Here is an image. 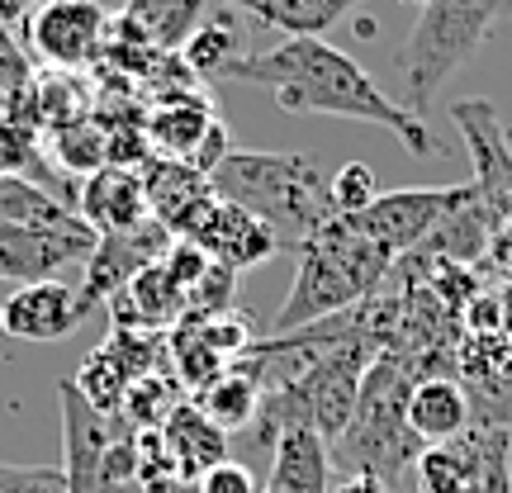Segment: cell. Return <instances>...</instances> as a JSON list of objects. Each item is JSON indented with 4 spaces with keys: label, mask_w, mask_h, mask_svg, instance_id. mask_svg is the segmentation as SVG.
Masks as SVG:
<instances>
[{
    "label": "cell",
    "mask_w": 512,
    "mask_h": 493,
    "mask_svg": "<svg viewBox=\"0 0 512 493\" xmlns=\"http://www.w3.org/2000/svg\"><path fill=\"white\" fill-rule=\"evenodd\" d=\"M228 5L247 10L256 24H266V29H275L285 38H323L361 0H228Z\"/></svg>",
    "instance_id": "cell-24"
},
{
    "label": "cell",
    "mask_w": 512,
    "mask_h": 493,
    "mask_svg": "<svg viewBox=\"0 0 512 493\" xmlns=\"http://www.w3.org/2000/svg\"><path fill=\"white\" fill-rule=\"evenodd\" d=\"M219 124L214 119V105L209 100H200L195 91L185 95H171V100H162L157 110L147 114V143L157 147L162 157H176V162H190L195 157V147L204 143V133Z\"/></svg>",
    "instance_id": "cell-22"
},
{
    "label": "cell",
    "mask_w": 512,
    "mask_h": 493,
    "mask_svg": "<svg viewBox=\"0 0 512 493\" xmlns=\"http://www.w3.org/2000/svg\"><path fill=\"white\" fill-rule=\"evenodd\" d=\"M24 48L53 72H86L110 38V10L100 0H38L19 24Z\"/></svg>",
    "instance_id": "cell-6"
},
{
    "label": "cell",
    "mask_w": 512,
    "mask_h": 493,
    "mask_svg": "<svg viewBox=\"0 0 512 493\" xmlns=\"http://www.w3.org/2000/svg\"><path fill=\"white\" fill-rule=\"evenodd\" d=\"M95 304L86 299L81 285L67 280H34L19 285L5 304H0V332L10 342H62L67 332H76L86 323V313Z\"/></svg>",
    "instance_id": "cell-10"
},
{
    "label": "cell",
    "mask_w": 512,
    "mask_h": 493,
    "mask_svg": "<svg viewBox=\"0 0 512 493\" xmlns=\"http://www.w3.org/2000/svg\"><path fill=\"white\" fill-rule=\"evenodd\" d=\"M38 0H0V15L10 19V24H24V15L34 10Z\"/></svg>",
    "instance_id": "cell-35"
},
{
    "label": "cell",
    "mask_w": 512,
    "mask_h": 493,
    "mask_svg": "<svg viewBox=\"0 0 512 493\" xmlns=\"http://www.w3.org/2000/svg\"><path fill=\"white\" fill-rule=\"evenodd\" d=\"M460 493H512V432L498 422H475L460 432Z\"/></svg>",
    "instance_id": "cell-20"
},
{
    "label": "cell",
    "mask_w": 512,
    "mask_h": 493,
    "mask_svg": "<svg viewBox=\"0 0 512 493\" xmlns=\"http://www.w3.org/2000/svg\"><path fill=\"white\" fill-rule=\"evenodd\" d=\"M498 15H503V0H432V5H422L418 24L408 29L403 48L394 53L399 86L418 119L432 114L441 81L456 76L479 53V43Z\"/></svg>",
    "instance_id": "cell-5"
},
{
    "label": "cell",
    "mask_w": 512,
    "mask_h": 493,
    "mask_svg": "<svg viewBox=\"0 0 512 493\" xmlns=\"http://www.w3.org/2000/svg\"><path fill=\"white\" fill-rule=\"evenodd\" d=\"M328 493H389V489H384L375 475H347L342 484H332Z\"/></svg>",
    "instance_id": "cell-34"
},
{
    "label": "cell",
    "mask_w": 512,
    "mask_h": 493,
    "mask_svg": "<svg viewBox=\"0 0 512 493\" xmlns=\"http://www.w3.org/2000/svg\"><path fill=\"white\" fill-rule=\"evenodd\" d=\"M0 176H43V128L24 119H0Z\"/></svg>",
    "instance_id": "cell-30"
},
{
    "label": "cell",
    "mask_w": 512,
    "mask_h": 493,
    "mask_svg": "<svg viewBox=\"0 0 512 493\" xmlns=\"http://www.w3.org/2000/svg\"><path fill=\"white\" fill-rule=\"evenodd\" d=\"M503 15H508V19H512V0H503Z\"/></svg>",
    "instance_id": "cell-37"
},
{
    "label": "cell",
    "mask_w": 512,
    "mask_h": 493,
    "mask_svg": "<svg viewBox=\"0 0 512 493\" xmlns=\"http://www.w3.org/2000/svg\"><path fill=\"white\" fill-rule=\"evenodd\" d=\"M34 91L38 76H34V57L24 48V34H19V24L0 15V119L34 124Z\"/></svg>",
    "instance_id": "cell-26"
},
{
    "label": "cell",
    "mask_w": 512,
    "mask_h": 493,
    "mask_svg": "<svg viewBox=\"0 0 512 493\" xmlns=\"http://www.w3.org/2000/svg\"><path fill=\"white\" fill-rule=\"evenodd\" d=\"M200 493H261V484H256V475L247 470V465H238V460H219V465L200 479Z\"/></svg>",
    "instance_id": "cell-33"
},
{
    "label": "cell",
    "mask_w": 512,
    "mask_h": 493,
    "mask_svg": "<svg viewBox=\"0 0 512 493\" xmlns=\"http://www.w3.org/2000/svg\"><path fill=\"white\" fill-rule=\"evenodd\" d=\"M0 223H24V228H72L81 223L72 204L57 190L24 176H0Z\"/></svg>",
    "instance_id": "cell-25"
},
{
    "label": "cell",
    "mask_w": 512,
    "mask_h": 493,
    "mask_svg": "<svg viewBox=\"0 0 512 493\" xmlns=\"http://www.w3.org/2000/svg\"><path fill=\"white\" fill-rule=\"evenodd\" d=\"M57 408H62V479H67V493H138L114 484L110 470H105L114 418L95 413L72 380H57Z\"/></svg>",
    "instance_id": "cell-8"
},
{
    "label": "cell",
    "mask_w": 512,
    "mask_h": 493,
    "mask_svg": "<svg viewBox=\"0 0 512 493\" xmlns=\"http://www.w3.org/2000/svg\"><path fill=\"white\" fill-rule=\"evenodd\" d=\"M470 200H475V185L389 190V195H375L361 214H351V223H356L375 247H384L389 256H399V252H408V247L427 242L437 228H446Z\"/></svg>",
    "instance_id": "cell-7"
},
{
    "label": "cell",
    "mask_w": 512,
    "mask_h": 493,
    "mask_svg": "<svg viewBox=\"0 0 512 493\" xmlns=\"http://www.w3.org/2000/svg\"><path fill=\"white\" fill-rule=\"evenodd\" d=\"M389 261L394 256L384 252V247H375L351 219L323 223L299 247V271H294L290 294H285V304L275 313V332L290 337L299 328H313L323 318H337V313L356 309L380 285Z\"/></svg>",
    "instance_id": "cell-3"
},
{
    "label": "cell",
    "mask_w": 512,
    "mask_h": 493,
    "mask_svg": "<svg viewBox=\"0 0 512 493\" xmlns=\"http://www.w3.org/2000/svg\"><path fill=\"white\" fill-rule=\"evenodd\" d=\"M332 446L313 427H290L271 446V484L266 493H328Z\"/></svg>",
    "instance_id": "cell-19"
},
{
    "label": "cell",
    "mask_w": 512,
    "mask_h": 493,
    "mask_svg": "<svg viewBox=\"0 0 512 493\" xmlns=\"http://www.w3.org/2000/svg\"><path fill=\"white\" fill-rule=\"evenodd\" d=\"M53 157L62 171L72 176H91L100 166H110V133L95 119H76V124L57 128L53 133Z\"/></svg>",
    "instance_id": "cell-29"
},
{
    "label": "cell",
    "mask_w": 512,
    "mask_h": 493,
    "mask_svg": "<svg viewBox=\"0 0 512 493\" xmlns=\"http://www.w3.org/2000/svg\"><path fill=\"white\" fill-rule=\"evenodd\" d=\"M214 195L238 204L261 223H271L280 247L299 252L304 242L332 223V195L323 171L304 157V152H252V147H233L214 171H209Z\"/></svg>",
    "instance_id": "cell-2"
},
{
    "label": "cell",
    "mask_w": 512,
    "mask_h": 493,
    "mask_svg": "<svg viewBox=\"0 0 512 493\" xmlns=\"http://www.w3.org/2000/svg\"><path fill=\"white\" fill-rule=\"evenodd\" d=\"M190 242L204 247V252L214 256L219 266H228V271H252V266H261V261H271L275 252H285L271 223H261L256 214L219 200V195H214V204H209V214L195 223Z\"/></svg>",
    "instance_id": "cell-13"
},
{
    "label": "cell",
    "mask_w": 512,
    "mask_h": 493,
    "mask_svg": "<svg viewBox=\"0 0 512 493\" xmlns=\"http://www.w3.org/2000/svg\"><path fill=\"white\" fill-rule=\"evenodd\" d=\"M143 190H147V214L152 223H162L171 238H190L195 223L209 214L214 204V185L204 171L176 157H152L143 166Z\"/></svg>",
    "instance_id": "cell-12"
},
{
    "label": "cell",
    "mask_w": 512,
    "mask_h": 493,
    "mask_svg": "<svg viewBox=\"0 0 512 493\" xmlns=\"http://www.w3.org/2000/svg\"><path fill=\"white\" fill-rule=\"evenodd\" d=\"M408 389H413V380L389 356L370 361L347 432L332 441V456L347 460L351 475H375L384 489H394L413 475L422 441L408 427Z\"/></svg>",
    "instance_id": "cell-4"
},
{
    "label": "cell",
    "mask_w": 512,
    "mask_h": 493,
    "mask_svg": "<svg viewBox=\"0 0 512 493\" xmlns=\"http://www.w3.org/2000/svg\"><path fill=\"white\" fill-rule=\"evenodd\" d=\"M261 394H266L261 361H256V356H242V361H233V366H223L204 389H195V399L190 403H195L219 432H242V427H252L256 422Z\"/></svg>",
    "instance_id": "cell-16"
},
{
    "label": "cell",
    "mask_w": 512,
    "mask_h": 493,
    "mask_svg": "<svg viewBox=\"0 0 512 493\" xmlns=\"http://www.w3.org/2000/svg\"><path fill=\"white\" fill-rule=\"evenodd\" d=\"M408 427L418 432L422 446H441V441H451L475 427V403L446 375L413 380V389H408Z\"/></svg>",
    "instance_id": "cell-17"
},
{
    "label": "cell",
    "mask_w": 512,
    "mask_h": 493,
    "mask_svg": "<svg viewBox=\"0 0 512 493\" xmlns=\"http://www.w3.org/2000/svg\"><path fill=\"white\" fill-rule=\"evenodd\" d=\"M228 76L271 91L285 114L356 119V124H375L384 133H394L413 157H437L441 152L427 119H418L399 100H389L375 86V76L351 53L332 48L328 38H285V43H275L266 53H242Z\"/></svg>",
    "instance_id": "cell-1"
},
{
    "label": "cell",
    "mask_w": 512,
    "mask_h": 493,
    "mask_svg": "<svg viewBox=\"0 0 512 493\" xmlns=\"http://www.w3.org/2000/svg\"><path fill=\"white\" fill-rule=\"evenodd\" d=\"M157 432H162L166 456L176 460V470H181L185 484H200L219 460H228V432H219L190 399L176 403L171 418H166Z\"/></svg>",
    "instance_id": "cell-18"
},
{
    "label": "cell",
    "mask_w": 512,
    "mask_h": 493,
    "mask_svg": "<svg viewBox=\"0 0 512 493\" xmlns=\"http://www.w3.org/2000/svg\"><path fill=\"white\" fill-rule=\"evenodd\" d=\"M119 19L133 34H143L157 53H181L190 34L209 19V0H128Z\"/></svg>",
    "instance_id": "cell-23"
},
{
    "label": "cell",
    "mask_w": 512,
    "mask_h": 493,
    "mask_svg": "<svg viewBox=\"0 0 512 493\" xmlns=\"http://www.w3.org/2000/svg\"><path fill=\"white\" fill-rule=\"evenodd\" d=\"M181 389L185 384L176 375H143V380H133V389L124 394V408H119V418L133 427V432H147V427H162L171 418V408L181 403Z\"/></svg>",
    "instance_id": "cell-28"
},
{
    "label": "cell",
    "mask_w": 512,
    "mask_h": 493,
    "mask_svg": "<svg viewBox=\"0 0 512 493\" xmlns=\"http://www.w3.org/2000/svg\"><path fill=\"white\" fill-rule=\"evenodd\" d=\"M238 57H242V38H238V24H233L228 15H209L200 29L190 34V43L181 48L185 72L195 76V81H209V76H228Z\"/></svg>",
    "instance_id": "cell-27"
},
{
    "label": "cell",
    "mask_w": 512,
    "mask_h": 493,
    "mask_svg": "<svg viewBox=\"0 0 512 493\" xmlns=\"http://www.w3.org/2000/svg\"><path fill=\"white\" fill-rule=\"evenodd\" d=\"M0 493H67L62 465H5L0 460Z\"/></svg>",
    "instance_id": "cell-32"
},
{
    "label": "cell",
    "mask_w": 512,
    "mask_h": 493,
    "mask_svg": "<svg viewBox=\"0 0 512 493\" xmlns=\"http://www.w3.org/2000/svg\"><path fill=\"white\" fill-rule=\"evenodd\" d=\"M171 242L176 238L152 219L138 223V228H128V233L95 238L91 256H86V266H81V290H86V299H91V304H110L133 275L147 271L152 261H162Z\"/></svg>",
    "instance_id": "cell-11"
},
{
    "label": "cell",
    "mask_w": 512,
    "mask_h": 493,
    "mask_svg": "<svg viewBox=\"0 0 512 493\" xmlns=\"http://www.w3.org/2000/svg\"><path fill=\"white\" fill-rule=\"evenodd\" d=\"M261 493H266V489H261Z\"/></svg>",
    "instance_id": "cell-38"
},
{
    "label": "cell",
    "mask_w": 512,
    "mask_h": 493,
    "mask_svg": "<svg viewBox=\"0 0 512 493\" xmlns=\"http://www.w3.org/2000/svg\"><path fill=\"white\" fill-rule=\"evenodd\" d=\"M328 195H332V214L337 219H351V214H361L380 190H375V171L366 162H347L337 176L328 181Z\"/></svg>",
    "instance_id": "cell-31"
},
{
    "label": "cell",
    "mask_w": 512,
    "mask_h": 493,
    "mask_svg": "<svg viewBox=\"0 0 512 493\" xmlns=\"http://www.w3.org/2000/svg\"><path fill=\"white\" fill-rule=\"evenodd\" d=\"M76 214L86 228H95V238L105 233H128L147 223V190H143V171L133 166H100L91 171L81 190H76Z\"/></svg>",
    "instance_id": "cell-14"
},
{
    "label": "cell",
    "mask_w": 512,
    "mask_h": 493,
    "mask_svg": "<svg viewBox=\"0 0 512 493\" xmlns=\"http://www.w3.org/2000/svg\"><path fill=\"white\" fill-rule=\"evenodd\" d=\"M114 328H133V332H162L171 323L185 318V290L171 280L162 261H152L147 271H138L124 290L110 299Z\"/></svg>",
    "instance_id": "cell-15"
},
{
    "label": "cell",
    "mask_w": 512,
    "mask_h": 493,
    "mask_svg": "<svg viewBox=\"0 0 512 493\" xmlns=\"http://www.w3.org/2000/svg\"><path fill=\"white\" fill-rule=\"evenodd\" d=\"M456 114L460 133H465V143H470V157L479 166V190L475 195H503L512 190V157H508V133L503 124L494 119V110L484 105V100H456L451 105Z\"/></svg>",
    "instance_id": "cell-21"
},
{
    "label": "cell",
    "mask_w": 512,
    "mask_h": 493,
    "mask_svg": "<svg viewBox=\"0 0 512 493\" xmlns=\"http://www.w3.org/2000/svg\"><path fill=\"white\" fill-rule=\"evenodd\" d=\"M399 5H418V10H422V5H432V0H399Z\"/></svg>",
    "instance_id": "cell-36"
},
{
    "label": "cell",
    "mask_w": 512,
    "mask_h": 493,
    "mask_svg": "<svg viewBox=\"0 0 512 493\" xmlns=\"http://www.w3.org/2000/svg\"><path fill=\"white\" fill-rule=\"evenodd\" d=\"M95 247V228H24V223H0V280L34 285L57 280L62 266H86Z\"/></svg>",
    "instance_id": "cell-9"
}]
</instances>
